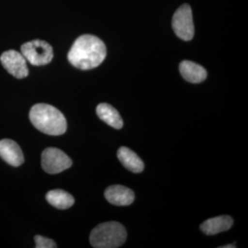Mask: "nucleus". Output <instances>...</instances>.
Segmentation results:
<instances>
[{
	"label": "nucleus",
	"instance_id": "obj_1",
	"mask_svg": "<svg viewBox=\"0 0 248 248\" xmlns=\"http://www.w3.org/2000/svg\"><path fill=\"white\" fill-rule=\"evenodd\" d=\"M107 49L104 43L96 36L78 37L68 53L67 58L72 65L81 70L98 67L106 58Z\"/></svg>",
	"mask_w": 248,
	"mask_h": 248
},
{
	"label": "nucleus",
	"instance_id": "obj_2",
	"mask_svg": "<svg viewBox=\"0 0 248 248\" xmlns=\"http://www.w3.org/2000/svg\"><path fill=\"white\" fill-rule=\"evenodd\" d=\"M30 120L40 132L48 135H61L66 132L65 117L55 107L39 103L31 108Z\"/></svg>",
	"mask_w": 248,
	"mask_h": 248
},
{
	"label": "nucleus",
	"instance_id": "obj_3",
	"mask_svg": "<svg viewBox=\"0 0 248 248\" xmlns=\"http://www.w3.org/2000/svg\"><path fill=\"white\" fill-rule=\"evenodd\" d=\"M127 238V232L120 222H108L98 224L91 233L89 241L93 248H117L122 247Z\"/></svg>",
	"mask_w": 248,
	"mask_h": 248
},
{
	"label": "nucleus",
	"instance_id": "obj_4",
	"mask_svg": "<svg viewBox=\"0 0 248 248\" xmlns=\"http://www.w3.org/2000/svg\"><path fill=\"white\" fill-rule=\"evenodd\" d=\"M21 53L26 61L36 66L45 65L53 58V47L42 40H33L21 45Z\"/></svg>",
	"mask_w": 248,
	"mask_h": 248
},
{
	"label": "nucleus",
	"instance_id": "obj_5",
	"mask_svg": "<svg viewBox=\"0 0 248 248\" xmlns=\"http://www.w3.org/2000/svg\"><path fill=\"white\" fill-rule=\"evenodd\" d=\"M172 27L176 35L184 40L190 41L194 36V23L191 8L184 4L179 7L172 18Z\"/></svg>",
	"mask_w": 248,
	"mask_h": 248
},
{
	"label": "nucleus",
	"instance_id": "obj_6",
	"mask_svg": "<svg viewBox=\"0 0 248 248\" xmlns=\"http://www.w3.org/2000/svg\"><path fill=\"white\" fill-rule=\"evenodd\" d=\"M71 166L72 160L60 149L49 147L42 154V167L49 174L61 173Z\"/></svg>",
	"mask_w": 248,
	"mask_h": 248
},
{
	"label": "nucleus",
	"instance_id": "obj_7",
	"mask_svg": "<svg viewBox=\"0 0 248 248\" xmlns=\"http://www.w3.org/2000/svg\"><path fill=\"white\" fill-rule=\"evenodd\" d=\"M0 61L4 68L14 78L21 79L28 77L29 69L27 66L26 59L22 53L15 50L6 51L2 53Z\"/></svg>",
	"mask_w": 248,
	"mask_h": 248
},
{
	"label": "nucleus",
	"instance_id": "obj_8",
	"mask_svg": "<svg viewBox=\"0 0 248 248\" xmlns=\"http://www.w3.org/2000/svg\"><path fill=\"white\" fill-rule=\"evenodd\" d=\"M0 157L13 167H19L24 162L23 153L19 145L10 139L0 141Z\"/></svg>",
	"mask_w": 248,
	"mask_h": 248
},
{
	"label": "nucleus",
	"instance_id": "obj_9",
	"mask_svg": "<svg viewBox=\"0 0 248 248\" xmlns=\"http://www.w3.org/2000/svg\"><path fill=\"white\" fill-rule=\"evenodd\" d=\"M105 198L109 203L116 206H128L133 203L134 193L132 189L126 186L113 185L108 186L105 190Z\"/></svg>",
	"mask_w": 248,
	"mask_h": 248
},
{
	"label": "nucleus",
	"instance_id": "obj_10",
	"mask_svg": "<svg viewBox=\"0 0 248 248\" xmlns=\"http://www.w3.org/2000/svg\"><path fill=\"white\" fill-rule=\"evenodd\" d=\"M179 71L184 79L194 84L201 83L207 78V71L202 65L187 60L180 62Z\"/></svg>",
	"mask_w": 248,
	"mask_h": 248
},
{
	"label": "nucleus",
	"instance_id": "obj_11",
	"mask_svg": "<svg viewBox=\"0 0 248 248\" xmlns=\"http://www.w3.org/2000/svg\"><path fill=\"white\" fill-rule=\"evenodd\" d=\"M233 221L230 216L222 215L209 219L201 225V230L207 235H214L222 232L229 230L232 226Z\"/></svg>",
	"mask_w": 248,
	"mask_h": 248
},
{
	"label": "nucleus",
	"instance_id": "obj_12",
	"mask_svg": "<svg viewBox=\"0 0 248 248\" xmlns=\"http://www.w3.org/2000/svg\"><path fill=\"white\" fill-rule=\"evenodd\" d=\"M117 155L124 167L133 173H141L144 169L142 159L128 147H121Z\"/></svg>",
	"mask_w": 248,
	"mask_h": 248
},
{
	"label": "nucleus",
	"instance_id": "obj_13",
	"mask_svg": "<svg viewBox=\"0 0 248 248\" xmlns=\"http://www.w3.org/2000/svg\"><path fill=\"white\" fill-rule=\"evenodd\" d=\"M97 115L101 121L108 125L115 128L122 129L124 126V121L118 110L113 107L107 103H100L97 107Z\"/></svg>",
	"mask_w": 248,
	"mask_h": 248
},
{
	"label": "nucleus",
	"instance_id": "obj_14",
	"mask_svg": "<svg viewBox=\"0 0 248 248\" xmlns=\"http://www.w3.org/2000/svg\"><path fill=\"white\" fill-rule=\"evenodd\" d=\"M46 200L54 208L59 210L69 209L75 203L74 197L62 189L50 190L46 194Z\"/></svg>",
	"mask_w": 248,
	"mask_h": 248
},
{
	"label": "nucleus",
	"instance_id": "obj_15",
	"mask_svg": "<svg viewBox=\"0 0 248 248\" xmlns=\"http://www.w3.org/2000/svg\"><path fill=\"white\" fill-rule=\"evenodd\" d=\"M35 240L36 248H57L55 242L52 239L46 238L41 235H36Z\"/></svg>",
	"mask_w": 248,
	"mask_h": 248
},
{
	"label": "nucleus",
	"instance_id": "obj_16",
	"mask_svg": "<svg viewBox=\"0 0 248 248\" xmlns=\"http://www.w3.org/2000/svg\"><path fill=\"white\" fill-rule=\"evenodd\" d=\"M222 248H235V246H231V245H229V246H223V247H221Z\"/></svg>",
	"mask_w": 248,
	"mask_h": 248
}]
</instances>
